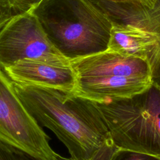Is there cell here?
<instances>
[{"label": "cell", "instance_id": "8fae6325", "mask_svg": "<svg viewBox=\"0 0 160 160\" xmlns=\"http://www.w3.org/2000/svg\"><path fill=\"white\" fill-rule=\"evenodd\" d=\"M142 13L144 26L152 31L160 34V0H155L152 7L145 8Z\"/></svg>", "mask_w": 160, "mask_h": 160}, {"label": "cell", "instance_id": "4fadbf2b", "mask_svg": "<svg viewBox=\"0 0 160 160\" xmlns=\"http://www.w3.org/2000/svg\"><path fill=\"white\" fill-rule=\"evenodd\" d=\"M19 14L8 0H0V30L16 14Z\"/></svg>", "mask_w": 160, "mask_h": 160}, {"label": "cell", "instance_id": "7a4b0ae2", "mask_svg": "<svg viewBox=\"0 0 160 160\" xmlns=\"http://www.w3.org/2000/svg\"><path fill=\"white\" fill-rule=\"evenodd\" d=\"M29 12L70 61L108 48L112 20L92 0H42Z\"/></svg>", "mask_w": 160, "mask_h": 160}, {"label": "cell", "instance_id": "5bb4252c", "mask_svg": "<svg viewBox=\"0 0 160 160\" xmlns=\"http://www.w3.org/2000/svg\"><path fill=\"white\" fill-rule=\"evenodd\" d=\"M11 6L19 13L30 11L37 6L42 0H8Z\"/></svg>", "mask_w": 160, "mask_h": 160}, {"label": "cell", "instance_id": "9a60e30c", "mask_svg": "<svg viewBox=\"0 0 160 160\" xmlns=\"http://www.w3.org/2000/svg\"><path fill=\"white\" fill-rule=\"evenodd\" d=\"M111 2L114 3H121V4H140L142 5L139 0H104Z\"/></svg>", "mask_w": 160, "mask_h": 160}, {"label": "cell", "instance_id": "7c38bea8", "mask_svg": "<svg viewBox=\"0 0 160 160\" xmlns=\"http://www.w3.org/2000/svg\"><path fill=\"white\" fill-rule=\"evenodd\" d=\"M146 59L150 66L151 84L160 90V44Z\"/></svg>", "mask_w": 160, "mask_h": 160}, {"label": "cell", "instance_id": "6da1fadb", "mask_svg": "<svg viewBox=\"0 0 160 160\" xmlns=\"http://www.w3.org/2000/svg\"><path fill=\"white\" fill-rule=\"evenodd\" d=\"M14 84L29 113L40 126L55 134L72 159L91 160L101 148L113 143L96 102L72 92Z\"/></svg>", "mask_w": 160, "mask_h": 160}, {"label": "cell", "instance_id": "30bf717a", "mask_svg": "<svg viewBox=\"0 0 160 160\" xmlns=\"http://www.w3.org/2000/svg\"><path fill=\"white\" fill-rule=\"evenodd\" d=\"M0 160H39L28 152L0 140Z\"/></svg>", "mask_w": 160, "mask_h": 160}, {"label": "cell", "instance_id": "52a82bcc", "mask_svg": "<svg viewBox=\"0 0 160 160\" xmlns=\"http://www.w3.org/2000/svg\"><path fill=\"white\" fill-rule=\"evenodd\" d=\"M3 71L14 82L74 92L76 78L71 65L36 59L21 60Z\"/></svg>", "mask_w": 160, "mask_h": 160}, {"label": "cell", "instance_id": "3957f363", "mask_svg": "<svg viewBox=\"0 0 160 160\" xmlns=\"http://www.w3.org/2000/svg\"><path fill=\"white\" fill-rule=\"evenodd\" d=\"M74 93L97 102L128 98L151 84L146 59L106 50L70 61Z\"/></svg>", "mask_w": 160, "mask_h": 160}, {"label": "cell", "instance_id": "ba28073f", "mask_svg": "<svg viewBox=\"0 0 160 160\" xmlns=\"http://www.w3.org/2000/svg\"><path fill=\"white\" fill-rule=\"evenodd\" d=\"M160 34L135 24L112 21L106 50L146 59L159 45Z\"/></svg>", "mask_w": 160, "mask_h": 160}, {"label": "cell", "instance_id": "277c9868", "mask_svg": "<svg viewBox=\"0 0 160 160\" xmlns=\"http://www.w3.org/2000/svg\"><path fill=\"white\" fill-rule=\"evenodd\" d=\"M113 144L160 157V90L151 84L131 96L96 102Z\"/></svg>", "mask_w": 160, "mask_h": 160}, {"label": "cell", "instance_id": "9c48e42d", "mask_svg": "<svg viewBox=\"0 0 160 160\" xmlns=\"http://www.w3.org/2000/svg\"><path fill=\"white\" fill-rule=\"evenodd\" d=\"M91 160H160V157L119 148L112 143L101 148Z\"/></svg>", "mask_w": 160, "mask_h": 160}, {"label": "cell", "instance_id": "8992f818", "mask_svg": "<svg viewBox=\"0 0 160 160\" xmlns=\"http://www.w3.org/2000/svg\"><path fill=\"white\" fill-rule=\"evenodd\" d=\"M24 59L71 65L70 60L53 46L29 12L15 15L0 30V68L3 70Z\"/></svg>", "mask_w": 160, "mask_h": 160}, {"label": "cell", "instance_id": "5b68a950", "mask_svg": "<svg viewBox=\"0 0 160 160\" xmlns=\"http://www.w3.org/2000/svg\"><path fill=\"white\" fill-rule=\"evenodd\" d=\"M51 139L27 111L13 81L0 68V140L39 160H56Z\"/></svg>", "mask_w": 160, "mask_h": 160}, {"label": "cell", "instance_id": "2e32d148", "mask_svg": "<svg viewBox=\"0 0 160 160\" xmlns=\"http://www.w3.org/2000/svg\"><path fill=\"white\" fill-rule=\"evenodd\" d=\"M143 6L148 9H150L152 7L155 0H139Z\"/></svg>", "mask_w": 160, "mask_h": 160}]
</instances>
